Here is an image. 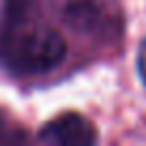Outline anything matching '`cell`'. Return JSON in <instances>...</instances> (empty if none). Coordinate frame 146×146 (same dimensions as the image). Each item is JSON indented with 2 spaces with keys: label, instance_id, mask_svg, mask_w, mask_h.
Wrapping results in <instances>:
<instances>
[{
  "label": "cell",
  "instance_id": "1",
  "mask_svg": "<svg viewBox=\"0 0 146 146\" xmlns=\"http://www.w3.org/2000/svg\"><path fill=\"white\" fill-rule=\"evenodd\" d=\"M67 56V43L56 28L36 22H15L0 36V58L19 73H45Z\"/></svg>",
  "mask_w": 146,
  "mask_h": 146
},
{
  "label": "cell",
  "instance_id": "2",
  "mask_svg": "<svg viewBox=\"0 0 146 146\" xmlns=\"http://www.w3.org/2000/svg\"><path fill=\"white\" fill-rule=\"evenodd\" d=\"M39 140L50 146H90L97 142V129L86 116L67 112L43 125Z\"/></svg>",
  "mask_w": 146,
  "mask_h": 146
},
{
  "label": "cell",
  "instance_id": "3",
  "mask_svg": "<svg viewBox=\"0 0 146 146\" xmlns=\"http://www.w3.org/2000/svg\"><path fill=\"white\" fill-rule=\"evenodd\" d=\"M137 73L142 84L146 86V39L140 43V50H137Z\"/></svg>",
  "mask_w": 146,
  "mask_h": 146
}]
</instances>
